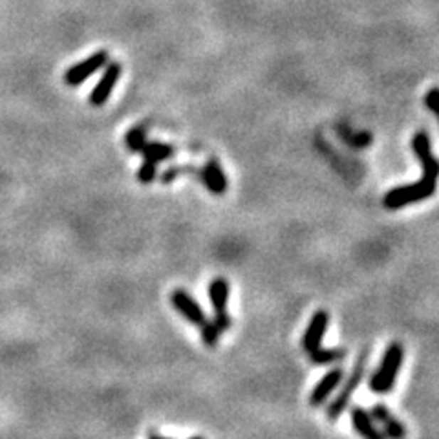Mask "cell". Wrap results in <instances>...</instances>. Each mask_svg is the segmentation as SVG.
<instances>
[{"instance_id": "obj_1", "label": "cell", "mask_w": 439, "mask_h": 439, "mask_svg": "<svg viewBox=\"0 0 439 439\" xmlns=\"http://www.w3.org/2000/svg\"><path fill=\"white\" fill-rule=\"evenodd\" d=\"M403 359H405V348H403V344L401 342H392V344L386 348V351H384L379 368H377L376 374L371 376V392L386 393L393 388L397 376H399V371H401Z\"/></svg>"}, {"instance_id": "obj_2", "label": "cell", "mask_w": 439, "mask_h": 439, "mask_svg": "<svg viewBox=\"0 0 439 439\" xmlns=\"http://www.w3.org/2000/svg\"><path fill=\"white\" fill-rule=\"evenodd\" d=\"M366 368H368V350H363L361 351V355H359L357 361H355L348 379L341 383L342 388L339 390L335 399L329 403L328 410H326L329 421H337V419L344 414V410H348V406H350V401H351V396L357 392V388L361 386V383H363L364 376H366Z\"/></svg>"}, {"instance_id": "obj_3", "label": "cell", "mask_w": 439, "mask_h": 439, "mask_svg": "<svg viewBox=\"0 0 439 439\" xmlns=\"http://www.w3.org/2000/svg\"><path fill=\"white\" fill-rule=\"evenodd\" d=\"M438 189V181H430L427 178H421L416 184L401 185V187L390 189L383 198V205L390 211L403 209L406 205L418 203V201H425L435 194Z\"/></svg>"}, {"instance_id": "obj_4", "label": "cell", "mask_w": 439, "mask_h": 439, "mask_svg": "<svg viewBox=\"0 0 439 439\" xmlns=\"http://www.w3.org/2000/svg\"><path fill=\"white\" fill-rule=\"evenodd\" d=\"M209 299L214 310V322L222 332H227L233 324V319L227 313V300H229V282L223 277L214 278L209 284Z\"/></svg>"}, {"instance_id": "obj_5", "label": "cell", "mask_w": 439, "mask_h": 439, "mask_svg": "<svg viewBox=\"0 0 439 439\" xmlns=\"http://www.w3.org/2000/svg\"><path fill=\"white\" fill-rule=\"evenodd\" d=\"M412 150H414L416 158L419 159V165L423 169V178L430 179V181H438L439 179V159L432 154L430 137L427 132H416L412 137Z\"/></svg>"}, {"instance_id": "obj_6", "label": "cell", "mask_w": 439, "mask_h": 439, "mask_svg": "<svg viewBox=\"0 0 439 439\" xmlns=\"http://www.w3.org/2000/svg\"><path fill=\"white\" fill-rule=\"evenodd\" d=\"M107 63H108V51L105 50L95 51L94 55H90L88 59L81 60L79 64H75V66L66 70V73H64V81H66V85L70 86L81 85V83H85L88 77L94 75L97 70L105 68Z\"/></svg>"}, {"instance_id": "obj_7", "label": "cell", "mask_w": 439, "mask_h": 439, "mask_svg": "<svg viewBox=\"0 0 439 439\" xmlns=\"http://www.w3.org/2000/svg\"><path fill=\"white\" fill-rule=\"evenodd\" d=\"M171 304H172V307H174L176 312L184 317V319H187L191 324L201 326L205 320H207V315H205L203 307L198 304L196 299H192L191 295H189L185 290L172 291Z\"/></svg>"}, {"instance_id": "obj_8", "label": "cell", "mask_w": 439, "mask_h": 439, "mask_svg": "<svg viewBox=\"0 0 439 439\" xmlns=\"http://www.w3.org/2000/svg\"><path fill=\"white\" fill-rule=\"evenodd\" d=\"M121 70L123 68H121L120 63H107L101 79H99V83L95 85V88L92 90V94H90V102H92L94 107H102V105L108 101L115 83L120 81Z\"/></svg>"}, {"instance_id": "obj_9", "label": "cell", "mask_w": 439, "mask_h": 439, "mask_svg": "<svg viewBox=\"0 0 439 439\" xmlns=\"http://www.w3.org/2000/svg\"><path fill=\"white\" fill-rule=\"evenodd\" d=\"M329 326V313L324 310H319V312L313 313L310 324H307L306 332H304L302 337V348L306 350V354L317 350L322 344V339H324L326 332H328Z\"/></svg>"}, {"instance_id": "obj_10", "label": "cell", "mask_w": 439, "mask_h": 439, "mask_svg": "<svg viewBox=\"0 0 439 439\" xmlns=\"http://www.w3.org/2000/svg\"><path fill=\"white\" fill-rule=\"evenodd\" d=\"M342 379H344V370H342V368H333V370H329L328 374L315 384V388H313L312 396H310V405L322 406V403H326V399H328L333 393V390L342 383Z\"/></svg>"}, {"instance_id": "obj_11", "label": "cell", "mask_w": 439, "mask_h": 439, "mask_svg": "<svg viewBox=\"0 0 439 439\" xmlns=\"http://www.w3.org/2000/svg\"><path fill=\"white\" fill-rule=\"evenodd\" d=\"M371 418L377 425H381V432L388 438H405L406 428L403 427V423L399 419L393 418L390 414L388 406L383 405V403H377V405L371 406Z\"/></svg>"}, {"instance_id": "obj_12", "label": "cell", "mask_w": 439, "mask_h": 439, "mask_svg": "<svg viewBox=\"0 0 439 439\" xmlns=\"http://www.w3.org/2000/svg\"><path fill=\"white\" fill-rule=\"evenodd\" d=\"M350 418H351V425H354L355 432L363 435V438H368V439L384 438L381 428H377V423L374 421L371 414H368L366 410L361 408V406H357V405L351 406Z\"/></svg>"}, {"instance_id": "obj_13", "label": "cell", "mask_w": 439, "mask_h": 439, "mask_svg": "<svg viewBox=\"0 0 439 439\" xmlns=\"http://www.w3.org/2000/svg\"><path fill=\"white\" fill-rule=\"evenodd\" d=\"M143 154V159H152V162L159 163L165 162V159H171L176 154L174 147L169 145V143H158V141H147L145 147L141 149Z\"/></svg>"}, {"instance_id": "obj_14", "label": "cell", "mask_w": 439, "mask_h": 439, "mask_svg": "<svg viewBox=\"0 0 439 439\" xmlns=\"http://www.w3.org/2000/svg\"><path fill=\"white\" fill-rule=\"evenodd\" d=\"M310 359H312L313 364H332V363H341L342 359L346 357L344 348H317V350L310 351Z\"/></svg>"}, {"instance_id": "obj_15", "label": "cell", "mask_w": 439, "mask_h": 439, "mask_svg": "<svg viewBox=\"0 0 439 439\" xmlns=\"http://www.w3.org/2000/svg\"><path fill=\"white\" fill-rule=\"evenodd\" d=\"M201 172H203V169H200V166L196 165H176L171 166V169H166V171H163L159 179H162V184H172L176 178H179V176H194V178L200 179Z\"/></svg>"}, {"instance_id": "obj_16", "label": "cell", "mask_w": 439, "mask_h": 439, "mask_svg": "<svg viewBox=\"0 0 439 439\" xmlns=\"http://www.w3.org/2000/svg\"><path fill=\"white\" fill-rule=\"evenodd\" d=\"M205 171L209 172V176L213 178L214 185L218 187V191H220V194H226L227 187H229V184H227V178H226V172H223L222 165L218 163V159L209 158L207 162H205Z\"/></svg>"}, {"instance_id": "obj_17", "label": "cell", "mask_w": 439, "mask_h": 439, "mask_svg": "<svg viewBox=\"0 0 439 439\" xmlns=\"http://www.w3.org/2000/svg\"><path fill=\"white\" fill-rule=\"evenodd\" d=\"M200 328L201 333V342H203L205 346H209V348H213V346L218 344V341H220V335H222V329L218 328V324L214 322V320H205L203 324L198 326Z\"/></svg>"}, {"instance_id": "obj_18", "label": "cell", "mask_w": 439, "mask_h": 439, "mask_svg": "<svg viewBox=\"0 0 439 439\" xmlns=\"http://www.w3.org/2000/svg\"><path fill=\"white\" fill-rule=\"evenodd\" d=\"M125 143H127V149L130 150V152H141V149H143L147 143L145 128L143 127L130 128L127 132V137H125Z\"/></svg>"}, {"instance_id": "obj_19", "label": "cell", "mask_w": 439, "mask_h": 439, "mask_svg": "<svg viewBox=\"0 0 439 439\" xmlns=\"http://www.w3.org/2000/svg\"><path fill=\"white\" fill-rule=\"evenodd\" d=\"M156 176H158V163L152 159H143V165L137 171V179L141 184H150L156 179Z\"/></svg>"}, {"instance_id": "obj_20", "label": "cell", "mask_w": 439, "mask_h": 439, "mask_svg": "<svg viewBox=\"0 0 439 439\" xmlns=\"http://www.w3.org/2000/svg\"><path fill=\"white\" fill-rule=\"evenodd\" d=\"M425 105L428 107V110L434 112L439 120V88H430L425 95Z\"/></svg>"}]
</instances>
